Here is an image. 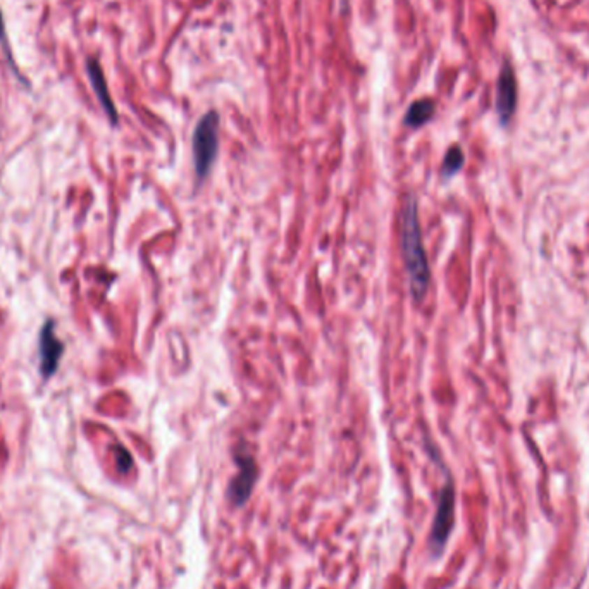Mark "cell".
<instances>
[{
	"label": "cell",
	"mask_w": 589,
	"mask_h": 589,
	"mask_svg": "<svg viewBox=\"0 0 589 589\" xmlns=\"http://www.w3.org/2000/svg\"><path fill=\"white\" fill-rule=\"evenodd\" d=\"M517 109V78L510 61L503 62L496 81L495 110L502 126H507Z\"/></svg>",
	"instance_id": "cell-5"
},
{
	"label": "cell",
	"mask_w": 589,
	"mask_h": 589,
	"mask_svg": "<svg viewBox=\"0 0 589 589\" xmlns=\"http://www.w3.org/2000/svg\"><path fill=\"white\" fill-rule=\"evenodd\" d=\"M87 74L88 80H90L92 88L95 92V97H97L100 107L106 112L107 119L112 126H117L119 123V114H117L116 103H114L112 97H110L109 85H107L106 74L102 71V66H100L97 57H88L87 59Z\"/></svg>",
	"instance_id": "cell-7"
},
{
	"label": "cell",
	"mask_w": 589,
	"mask_h": 589,
	"mask_svg": "<svg viewBox=\"0 0 589 589\" xmlns=\"http://www.w3.org/2000/svg\"><path fill=\"white\" fill-rule=\"evenodd\" d=\"M0 45H2L3 54H6L7 61H9L10 69H13L14 74H16V76L20 78V80H23V76H21V73H20V69H17L16 62H14L13 50H10V47H9V38H7V29H6V21H3L2 9H0Z\"/></svg>",
	"instance_id": "cell-10"
},
{
	"label": "cell",
	"mask_w": 589,
	"mask_h": 589,
	"mask_svg": "<svg viewBox=\"0 0 589 589\" xmlns=\"http://www.w3.org/2000/svg\"><path fill=\"white\" fill-rule=\"evenodd\" d=\"M400 242H402L403 264H405L410 293L416 302H422L431 284V269L422 242L417 198L414 195L407 196L403 203L402 217H400Z\"/></svg>",
	"instance_id": "cell-1"
},
{
	"label": "cell",
	"mask_w": 589,
	"mask_h": 589,
	"mask_svg": "<svg viewBox=\"0 0 589 589\" xmlns=\"http://www.w3.org/2000/svg\"><path fill=\"white\" fill-rule=\"evenodd\" d=\"M112 450H114V458H116L117 470L123 474L129 472L133 467V458H131V455H129V451L126 450L124 446H121V444H116Z\"/></svg>",
	"instance_id": "cell-11"
},
{
	"label": "cell",
	"mask_w": 589,
	"mask_h": 589,
	"mask_svg": "<svg viewBox=\"0 0 589 589\" xmlns=\"http://www.w3.org/2000/svg\"><path fill=\"white\" fill-rule=\"evenodd\" d=\"M465 164V155H464V150H462L458 145H453L448 148L446 155H444V161H443V176L446 177H451L455 176L458 171H460L462 168H464Z\"/></svg>",
	"instance_id": "cell-9"
},
{
	"label": "cell",
	"mask_w": 589,
	"mask_h": 589,
	"mask_svg": "<svg viewBox=\"0 0 589 589\" xmlns=\"http://www.w3.org/2000/svg\"><path fill=\"white\" fill-rule=\"evenodd\" d=\"M455 525V486L451 479L439 491L438 507H436L435 521H432L431 536H429V550L435 557H439L450 539Z\"/></svg>",
	"instance_id": "cell-3"
},
{
	"label": "cell",
	"mask_w": 589,
	"mask_h": 589,
	"mask_svg": "<svg viewBox=\"0 0 589 589\" xmlns=\"http://www.w3.org/2000/svg\"><path fill=\"white\" fill-rule=\"evenodd\" d=\"M38 354H40V370L45 379L54 376L59 369L62 355H64V344L55 335V322L47 321L40 331L38 340Z\"/></svg>",
	"instance_id": "cell-6"
},
{
	"label": "cell",
	"mask_w": 589,
	"mask_h": 589,
	"mask_svg": "<svg viewBox=\"0 0 589 589\" xmlns=\"http://www.w3.org/2000/svg\"><path fill=\"white\" fill-rule=\"evenodd\" d=\"M435 112H436L435 100L432 99L416 100V102L409 107V110H407L405 117H403V123L412 129L422 128V126L428 124L429 121L432 119Z\"/></svg>",
	"instance_id": "cell-8"
},
{
	"label": "cell",
	"mask_w": 589,
	"mask_h": 589,
	"mask_svg": "<svg viewBox=\"0 0 589 589\" xmlns=\"http://www.w3.org/2000/svg\"><path fill=\"white\" fill-rule=\"evenodd\" d=\"M235 462L236 467H238V472L235 474V477L229 483L226 496H228L229 503L233 507L240 509V507H243L250 500L252 493H254L255 483H257L259 477V467L254 455L243 450L236 451Z\"/></svg>",
	"instance_id": "cell-4"
},
{
	"label": "cell",
	"mask_w": 589,
	"mask_h": 589,
	"mask_svg": "<svg viewBox=\"0 0 589 589\" xmlns=\"http://www.w3.org/2000/svg\"><path fill=\"white\" fill-rule=\"evenodd\" d=\"M219 152V114L210 109L196 123L191 136L194 168L200 180L210 174Z\"/></svg>",
	"instance_id": "cell-2"
}]
</instances>
